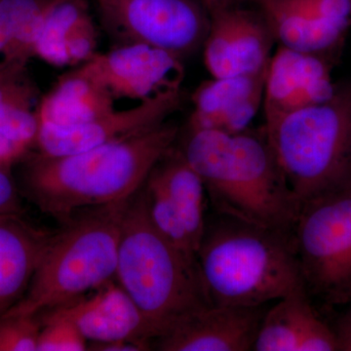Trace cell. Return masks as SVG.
Masks as SVG:
<instances>
[{"mask_svg": "<svg viewBox=\"0 0 351 351\" xmlns=\"http://www.w3.org/2000/svg\"><path fill=\"white\" fill-rule=\"evenodd\" d=\"M179 127L170 122L89 151L64 156L27 154L21 182L27 197L62 225L85 208L128 199L174 147Z\"/></svg>", "mask_w": 351, "mask_h": 351, "instance_id": "obj_1", "label": "cell"}, {"mask_svg": "<svg viewBox=\"0 0 351 351\" xmlns=\"http://www.w3.org/2000/svg\"><path fill=\"white\" fill-rule=\"evenodd\" d=\"M179 151L199 175L217 213L293 234L301 208L265 133L188 129Z\"/></svg>", "mask_w": 351, "mask_h": 351, "instance_id": "obj_2", "label": "cell"}, {"mask_svg": "<svg viewBox=\"0 0 351 351\" xmlns=\"http://www.w3.org/2000/svg\"><path fill=\"white\" fill-rule=\"evenodd\" d=\"M216 216L196 253L211 306H263L304 286L292 233Z\"/></svg>", "mask_w": 351, "mask_h": 351, "instance_id": "obj_3", "label": "cell"}, {"mask_svg": "<svg viewBox=\"0 0 351 351\" xmlns=\"http://www.w3.org/2000/svg\"><path fill=\"white\" fill-rule=\"evenodd\" d=\"M115 280L152 323L157 338L176 321L210 306L197 261L156 230L143 186L124 215Z\"/></svg>", "mask_w": 351, "mask_h": 351, "instance_id": "obj_4", "label": "cell"}, {"mask_svg": "<svg viewBox=\"0 0 351 351\" xmlns=\"http://www.w3.org/2000/svg\"><path fill=\"white\" fill-rule=\"evenodd\" d=\"M128 199L85 208L51 235L24 297L4 315H39L115 280Z\"/></svg>", "mask_w": 351, "mask_h": 351, "instance_id": "obj_5", "label": "cell"}, {"mask_svg": "<svg viewBox=\"0 0 351 351\" xmlns=\"http://www.w3.org/2000/svg\"><path fill=\"white\" fill-rule=\"evenodd\" d=\"M263 133L300 208L351 188V85L265 124Z\"/></svg>", "mask_w": 351, "mask_h": 351, "instance_id": "obj_6", "label": "cell"}, {"mask_svg": "<svg viewBox=\"0 0 351 351\" xmlns=\"http://www.w3.org/2000/svg\"><path fill=\"white\" fill-rule=\"evenodd\" d=\"M293 237L309 297L329 306L350 304L351 188L304 205Z\"/></svg>", "mask_w": 351, "mask_h": 351, "instance_id": "obj_7", "label": "cell"}, {"mask_svg": "<svg viewBox=\"0 0 351 351\" xmlns=\"http://www.w3.org/2000/svg\"><path fill=\"white\" fill-rule=\"evenodd\" d=\"M104 27L120 44L142 43L186 56L209 25L193 0H94Z\"/></svg>", "mask_w": 351, "mask_h": 351, "instance_id": "obj_8", "label": "cell"}, {"mask_svg": "<svg viewBox=\"0 0 351 351\" xmlns=\"http://www.w3.org/2000/svg\"><path fill=\"white\" fill-rule=\"evenodd\" d=\"M78 68L114 100L143 101L181 90L184 76L181 58L142 43L120 44L108 52L97 53Z\"/></svg>", "mask_w": 351, "mask_h": 351, "instance_id": "obj_9", "label": "cell"}, {"mask_svg": "<svg viewBox=\"0 0 351 351\" xmlns=\"http://www.w3.org/2000/svg\"><path fill=\"white\" fill-rule=\"evenodd\" d=\"M181 103V90H177L140 101L127 110H113L78 125L40 123L36 145L40 154L49 156L89 151L160 125Z\"/></svg>", "mask_w": 351, "mask_h": 351, "instance_id": "obj_10", "label": "cell"}, {"mask_svg": "<svg viewBox=\"0 0 351 351\" xmlns=\"http://www.w3.org/2000/svg\"><path fill=\"white\" fill-rule=\"evenodd\" d=\"M39 316L69 321L88 343L130 341L152 348L157 338L152 323L117 280Z\"/></svg>", "mask_w": 351, "mask_h": 351, "instance_id": "obj_11", "label": "cell"}, {"mask_svg": "<svg viewBox=\"0 0 351 351\" xmlns=\"http://www.w3.org/2000/svg\"><path fill=\"white\" fill-rule=\"evenodd\" d=\"M265 311L263 306H206L176 321L152 348L162 351H248Z\"/></svg>", "mask_w": 351, "mask_h": 351, "instance_id": "obj_12", "label": "cell"}, {"mask_svg": "<svg viewBox=\"0 0 351 351\" xmlns=\"http://www.w3.org/2000/svg\"><path fill=\"white\" fill-rule=\"evenodd\" d=\"M271 27L255 14L221 10L209 25L204 44V63L212 77L258 75L267 69Z\"/></svg>", "mask_w": 351, "mask_h": 351, "instance_id": "obj_13", "label": "cell"}, {"mask_svg": "<svg viewBox=\"0 0 351 351\" xmlns=\"http://www.w3.org/2000/svg\"><path fill=\"white\" fill-rule=\"evenodd\" d=\"M255 351H338L334 330L320 319L304 286L265 311Z\"/></svg>", "mask_w": 351, "mask_h": 351, "instance_id": "obj_14", "label": "cell"}, {"mask_svg": "<svg viewBox=\"0 0 351 351\" xmlns=\"http://www.w3.org/2000/svg\"><path fill=\"white\" fill-rule=\"evenodd\" d=\"M97 32L85 0H53L46 9L34 56L55 66H75L97 54Z\"/></svg>", "mask_w": 351, "mask_h": 351, "instance_id": "obj_15", "label": "cell"}, {"mask_svg": "<svg viewBox=\"0 0 351 351\" xmlns=\"http://www.w3.org/2000/svg\"><path fill=\"white\" fill-rule=\"evenodd\" d=\"M51 235L22 215L0 214V317L24 297Z\"/></svg>", "mask_w": 351, "mask_h": 351, "instance_id": "obj_16", "label": "cell"}, {"mask_svg": "<svg viewBox=\"0 0 351 351\" xmlns=\"http://www.w3.org/2000/svg\"><path fill=\"white\" fill-rule=\"evenodd\" d=\"M263 5L272 34L288 49L325 57L348 34L323 18L311 0H271Z\"/></svg>", "mask_w": 351, "mask_h": 351, "instance_id": "obj_17", "label": "cell"}, {"mask_svg": "<svg viewBox=\"0 0 351 351\" xmlns=\"http://www.w3.org/2000/svg\"><path fill=\"white\" fill-rule=\"evenodd\" d=\"M114 99L80 68L66 73L41 98L40 123L78 125L112 112Z\"/></svg>", "mask_w": 351, "mask_h": 351, "instance_id": "obj_18", "label": "cell"}, {"mask_svg": "<svg viewBox=\"0 0 351 351\" xmlns=\"http://www.w3.org/2000/svg\"><path fill=\"white\" fill-rule=\"evenodd\" d=\"M41 98L27 64L0 69V136L29 149L36 145Z\"/></svg>", "mask_w": 351, "mask_h": 351, "instance_id": "obj_19", "label": "cell"}, {"mask_svg": "<svg viewBox=\"0 0 351 351\" xmlns=\"http://www.w3.org/2000/svg\"><path fill=\"white\" fill-rule=\"evenodd\" d=\"M152 175L158 180L181 212L197 253L206 226L205 203L207 191L199 175L186 162L181 152L174 147L156 164Z\"/></svg>", "mask_w": 351, "mask_h": 351, "instance_id": "obj_20", "label": "cell"}, {"mask_svg": "<svg viewBox=\"0 0 351 351\" xmlns=\"http://www.w3.org/2000/svg\"><path fill=\"white\" fill-rule=\"evenodd\" d=\"M265 124L313 106L304 54L280 46L270 58L263 86Z\"/></svg>", "mask_w": 351, "mask_h": 351, "instance_id": "obj_21", "label": "cell"}, {"mask_svg": "<svg viewBox=\"0 0 351 351\" xmlns=\"http://www.w3.org/2000/svg\"><path fill=\"white\" fill-rule=\"evenodd\" d=\"M53 0H0V69L27 64Z\"/></svg>", "mask_w": 351, "mask_h": 351, "instance_id": "obj_22", "label": "cell"}, {"mask_svg": "<svg viewBox=\"0 0 351 351\" xmlns=\"http://www.w3.org/2000/svg\"><path fill=\"white\" fill-rule=\"evenodd\" d=\"M267 69L258 75L212 78L203 82L193 94V112L189 128L214 129L223 112L240 101L263 90Z\"/></svg>", "mask_w": 351, "mask_h": 351, "instance_id": "obj_23", "label": "cell"}, {"mask_svg": "<svg viewBox=\"0 0 351 351\" xmlns=\"http://www.w3.org/2000/svg\"><path fill=\"white\" fill-rule=\"evenodd\" d=\"M143 189L149 218L156 230L180 250L196 258V250L186 230L181 212L171 200L158 180L152 175V172Z\"/></svg>", "mask_w": 351, "mask_h": 351, "instance_id": "obj_24", "label": "cell"}, {"mask_svg": "<svg viewBox=\"0 0 351 351\" xmlns=\"http://www.w3.org/2000/svg\"><path fill=\"white\" fill-rule=\"evenodd\" d=\"M41 328L39 315H2L0 351H38Z\"/></svg>", "mask_w": 351, "mask_h": 351, "instance_id": "obj_25", "label": "cell"}, {"mask_svg": "<svg viewBox=\"0 0 351 351\" xmlns=\"http://www.w3.org/2000/svg\"><path fill=\"white\" fill-rule=\"evenodd\" d=\"M39 317L43 328L39 334L38 351L88 350L87 339L73 323L61 318Z\"/></svg>", "mask_w": 351, "mask_h": 351, "instance_id": "obj_26", "label": "cell"}, {"mask_svg": "<svg viewBox=\"0 0 351 351\" xmlns=\"http://www.w3.org/2000/svg\"><path fill=\"white\" fill-rule=\"evenodd\" d=\"M22 213L19 189L11 175L10 167L0 165V214Z\"/></svg>", "mask_w": 351, "mask_h": 351, "instance_id": "obj_27", "label": "cell"}, {"mask_svg": "<svg viewBox=\"0 0 351 351\" xmlns=\"http://www.w3.org/2000/svg\"><path fill=\"white\" fill-rule=\"evenodd\" d=\"M31 151L0 136V165L11 167Z\"/></svg>", "mask_w": 351, "mask_h": 351, "instance_id": "obj_28", "label": "cell"}, {"mask_svg": "<svg viewBox=\"0 0 351 351\" xmlns=\"http://www.w3.org/2000/svg\"><path fill=\"white\" fill-rule=\"evenodd\" d=\"M152 346L130 341H108V343H88V350L95 351H144L151 350Z\"/></svg>", "mask_w": 351, "mask_h": 351, "instance_id": "obj_29", "label": "cell"}, {"mask_svg": "<svg viewBox=\"0 0 351 351\" xmlns=\"http://www.w3.org/2000/svg\"><path fill=\"white\" fill-rule=\"evenodd\" d=\"M338 343V351H351V322L343 315L332 328Z\"/></svg>", "mask_w": 351, "mask_h": 351, "instance_id": "obj_30", "label": "cell"}, {"mask_svg": "<svg viewBox=\"0 0 351 351\" xmlns=\"http://www.w3.org/2000/svg\"><path fill=\"white\" fill-rule=\"evenodd\" d=\"M348 309L346 311V313L343 314V317H346V319L350 320L351 322V302L348 304Z\"/></svg>", "mask_w": 351, "mask_h": 351, "instance_id": "obj_31", "label": "cell"}, {"mask_svg": "<svg viewBox=\"0 0 351 351\" xmlns=\"http://www.w3.org/2000/svg\"><path fill=\"white\" fill-rule=\"evenodd\" d=\"M255 1L262 2L263 4H265L267 2L271 1V0H255Z\"/></svg>", "mask_w": 351, "mask_h": 351, "instance_id": "obj_32", "label": "cell"}]
</instances>
